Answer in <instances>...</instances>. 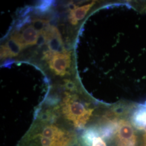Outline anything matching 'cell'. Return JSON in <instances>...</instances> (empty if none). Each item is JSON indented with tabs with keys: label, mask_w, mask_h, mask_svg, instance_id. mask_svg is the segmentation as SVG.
Here are the masks:
<instances>
[{
	"label": "cell",
	"mask_w": 146,
	"mask_h": 146,
	"mask_svg": "<svg viewBox=\"0 0 146 146\" xmlns=\"http://www.w3.org/2000/svg\"><path fill=\"white\" fill-rule=\"evenodd\" d=\"M80 133L52 120L35 116L29 129L16 146H74Z\"/></svg>",
	"instance_id": "obj_1"
},
{
	"label": "cell",
	"mask_w": 146,
	"mask_h": 146,
	"mask_svg": "<svg viewBox=\"0 0 146 146\" xmlns=\"http://www.w3.org/2000/svg\"><path fill=\"white\" fill-rule=\"evenodd\" d=\"M114 142L116 146H136L135 133L128 121L122 119L117 121Z\"/></svg>",
	"instance_id": "obj_2"
},
{
	"label": "cell",
	"mask_w": 146,
	"mask_h": 146,
	"mask_svg": "<svg viewBox=\"0 0 146 146\" xmlns=\"http://www.w3.org/2000/svg\"><path fill=\"white\" fill-rule=\"evenodd\" d=\"M48 62L50 68L56 74L64 76L70 65V52L56 53Z\"/></svg>",
	"instance_id": "obj_3"
},
{
	"label": "cell",
	"mask_w": 146,
	"mask_h": 146,
	"mask_svg": "<svg viewBox=\"0 0 146 146\" xmlns=\"http://www.w3.org/2000/svg\"><path fill=\"white\" fill-rule=\"evenodd\" d=\"M44 31L47 35V43L49 50L56 53L67 52L64 49L62 40L58 28L52 26H48Z\"/></svg>",
	"instance_id": "obj_4"
},
{
	"label": "cell",
	"mask_w": 146,
	"mask_h": 146,
	"mask_svg": "<svg viewBox=\"0 0 146 146\" xmlns=\"http://www.w3.org/2000/svg\"><path fill=\"white\" fill-rule=\"evenodd\" d=\"M25 48L21 43L18 33L13 34L5 45L1 47V58H5L17 56Z\"/></svg>",
	"instance_id": "obj_5"
},
{
	"label": "cell",
	"mask_w": 146,
	"mask_h": 146,
	"mask_svg": "<svg viewBox=\"0 0 146 146\" xmlns=\"http://www.w3.org/2000/svg\"><path fill=\"white\" fill-rule=\"evenodd\" d=\"M39 33L36 31L33 26L27 27L20 34V38L22 43L25 47L32 46L36 44Z\"/></svg>",
	"instance_id": "obj_6"
},
{
	"label": "cell",
	"mask_w": 146,
	"mask_h": 146,
	"mask_svg": "<svg viewBox=\"0 0 146 146\" xmlns=\"http://www.w3.org/2000/svg\"><path fill=\"white\" fill-rule=\"evenodd\" d=\"M95 2L83 5L80 7H74L70 11L69 15V21L73 25H77L78 21L82 20L89 9L94 5Z\"/></svg>",
	"instance_id": "obj_7"
},
{
	"label": "cell",
	"mask_w": 146,
	"mask_h": 146,
	"mask_svg": "<svg viewBox=\"0 0 146 146\" xmlns=\"http://www.w3.org/2000/svg\"><path fill=\"white\" fill-rule=\"evenodd\" d=\"M133 123L138 129H142L146 125V104L141 105L133 115Z\"/></svg>",
	"instance_id": "obj_8"
},
{
	"label": "cell",
	"mask_w": 146,
	"mask_h": 146,
	"mask_svg": "<svg viewBox=\"0 0 146 146\" xmlns=\"http://www.w3.org/2000/svg\"><path fill=\"white\" fill-rule=\"evenodd\" d=\"M49 23V21L42 19H35L32 21L33 27L38 33L43 31L46 28V25Z\"/></svg>",
	"instance_id": "obj_9"
},
{
	"label": "cell",
	"mask_w": 146,
	"mask_h": 146,
	"mask_svg": "<svg viewBox=\"0 0 146 146\" xmlns=\"http://www.w3.org/2000/svg\"><path fill=\"white\" fill-rule=\"evenodd\" d=\"M52 2L50 1H43L39 5L36 7V11L39 13H43L49 9Z\"/></svg>",
	"instance_id": "obj_10"
},
{
	"label": "cell",
	"mask_w": 146,
	"mask_h": 146,
	"mask_svg": "<svg viewBox=\"0 0 146 146\" xmlns=\"http://www.w3.org/2000/svg\"><path fill=\"white\" fill-rule=\"evenodd\" d=\"M47 37L46 32L43 30L38 34V36L36 44L38 46H41L45 43H47Z\"/></svg>",
	"instance_id": "obj_11"
},
{
	"label": "cell",
	"mask_w": 146,
	"mask_h": 146,
	"mask_svg": "<svg viewBox=\"0 0 146 146\" xmlns=\"http://www.w3.org/2000/svg\"><path fill=\"white\" fill-rule=\"evenodd\" d=\"M64 87L70 92L77 91V88L75 84L69 80H64Z\"/></svg>",
	"instance_id": "obj_12"
},
{
	"label": "cell",
	"mask_w": 146,
	"mask_h": 146,
	"mask_svg": "<svg viewBox=\"0 0 146 146\" xmlns=\"http://www.w3.org/2000/svg\"><path fill=\"white\" fill-rule=\"evenodd\" d=\"M142 129H143L144 130V131H145V133H146V135H145V137H146V125Z\"/></svg>",
	"instance_id": "obj_13"
},
{
	"label": "cell",
	"mask_w": 146,
	"mask_h": 146,
	"mask_svg": "<svg viewBox=\"0 0 146 146\" xmlns=\"http://www.w3.org/2000/svg\"><path fill=\"white\" fill-rule=\"evenodd\" d=\"M76 146V145H75V146Z\"/></svg>",
	"instance_id": "obj_14"
}]
</instances>
